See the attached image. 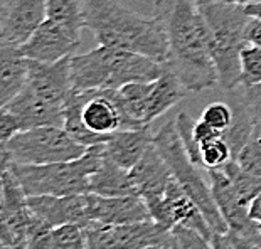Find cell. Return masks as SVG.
<instances>
[{"label": "cell", "mask_w": 261, "mask_h": 249, "mask_svg": "<svg viewBox=\"0 0 261 249\" xmlns=\"http://www.w3.org/2000/svg\"><path fill=\"white\" fill-rule=\"evenodd\" d=\"M153 143L159 148V152L162 153L165 162L169 163L174 179L199 206L213 231L219 232V234H226L229 228H227L224 217L221 215L219 207L216 206L211 185L205 184L201 170L189 158L179 130H177L175 120L167 121L162 128H159L157 133L153 135Z\"/></svg>", "instance_id": "6"}, {"label": "cell", "mask_w": 261, "mask_h": 249, "mask_svg": "<svg viewBox=\"0 0 261 249\" xmlns=\"http://www.w3.org/2000/svg\"><path fill=\"white\" fill-rule=\"evenodd\" d=\"M224 2H229V4H238V5H246L253 0H224Z\"/></svg>", "instance_id": "44"}, {"label": "cell", "mask_w": 261, "mask_h": 249, "mask_svg": "<svg viewBox=\"0 0 261 249\" xmlns=\"http://www.w3.org/2000/svg\"><path fill=\"white\" fill-rule=\"evenodd\" d=\"M194 121L187 113H179L175 118V125L177 130H179V135L182 138V143L186 147V152L189 155V158L192 160V163H196L197 167H202V153H201V145L194 136Z\"/></svg>", "instance_id": "28"}, {"label": "cell", "mask_w": 261, "mask_h": 249, "mask_svg": "<svg viewBox=\"0 0 261 249\" xmlns=\"http://www.w3.org/2000/svg\"><path fill=\"white\" fill-rule=\"evenodd\" d=\"M145 249H162V246H152V247H145Z\"/></svg>", "instance_id": "46"}, {"label": "cell", "mask_w": 261, "mask_h": 249, "mask_svg": "<svg viewBox=\"0 0 261 249\" xmlns=\"http://www.w3.org/2000/svg\"><path fill=\"white\" fill-rule=\"evenodd\" d=\"M187 88L175 73L167 68L165 73L153 81L152 91L148 98V121L152 123L159 116H162L167 109L175 106L182 98L187 95Z\"/></svg>", "instance_id": "21"}, {"label": "cell", "mask_w": 261, "mask_h": 249, "mask_svg": "<svg viewBox=\"0 0 261 249\" xmlns=\"http://www.w3.org/2000/svg\"><path fill=\"white\" fill-rule=\"evenodd\" d=\"M93 228L98 226H123L152 219L147 202L138 193L121 197H103L88 192Z\"/></svg>", "instance_id": "14"}, {"label": "cell", "mask_w": 261, "mask_h": 249, "mask_svg": "<svg viewBox=\"0 0 261 249\" xmlns=\"http://www.w3.org/2000/svg\"><path fill=\"white\" fill-rule=\"evenodd\" d=\"M105 157V147L94 145L80 158L68 162L27 165L9 162L27 196H73L90 192V177L99 169ZM4 167V169H5Z\"/></svg>", "instance_id": "5"}, {"label": "cell", "mask_w": 261, "mask_h": 249, "mask_svg": "<svg viewBox=\"0 0 261 249\" xmlns=\"http://www.w3.org/2000/svg\"><path fill=\"white\" fill-rule=\"evenodd\" d=\"M153 135L150 133L148 126L143 128L120 130L110 135L108 142L103 143L105 155L112 158L115 163L126 170H132L143 157L147 148L152 145Z\"/></svg>", "instance_id": "17"}, {"label": "cell", "mask_w": 261, "mask_h": 249, "mask_svg": "<svg viewBox=\"0 0 261 249\" xmlns=\"http://www.w3.org/2000/svg\"><path fill=\"white\" fill-rule=\"evenodd\" d=\"M29 64L17 46L0 44V104L5 106L9 101L24 90L29 79Z\"/></svg>", "instance_id": "18"}, {"label": "cell", "mask_w": 261, "mask_h": 249, "mask_svg": "<svg viewBox=\"0 0 261 249\" xmlns=\"http://www.w3.org/2000/svg\"><path fill=\"white\" fill-rule=\"evenodd\" d=\"M90 192L103 197H121L138 193L130 170L120 167L107 155L103 157L99 169L90 177Z\"/></svg>", "instance_id": "20"}, {"label": "cell", "mask_w": 261, "mask_h": 249, "mask_svg": "<svg viewBox=\"0 0 261 249\" xmlns=\"http://www.w3.org/2000/svg\"><path fill=\"white\" fill-rule=\"evenodd\" d=\"M80 44L81 32H76L61 22L46 19L29 37V41L22 44L20 51L31 61L56 63L64 58L74 56Z\"/></svg>", "instance_id": "10"}, {"label": "cell", "mask_w": 261, "mask_h": 249, "mask_svg": "<svg viewBox=\"0 0 261 249\" xmlns=\"http://www.w3.org/2000/svg\"><path fill=\"white\" fill-rule=\"evenodd\" d=\"M227 236H229V239L236 249H261L259 244H254V242L244 239L243 236L236 234V232H232V231H227Z\"/></svg>", "instance_id": "39"}, {"label": "cell", "mask_w": 261, "mask_h": 249, "mask_svg": "<svg viewBox=\"0 0 261 249\" xmlns=\"http://www.w3.org/2000/svg\"><path fill=\"white\" fill-rule=\"evenodd\" d=\"M261 82V47L248 44L241 52V86H254Z\"/></svg>", "instance_id": "27"}, {"label": "cell", "mask_w": 261, "mask_h": 249, "mask_svg": "<svg viewBox=\"0 0 261 249\" xmlns=\"http://www.w3.org/2000/svg\"><path fill=\"white\" fill-rule=\"evenodd\" d=\"M243 101L248 106L249 112H251V115L254 116V118L261 120V82L259 85L244 88Z\"/></svg>", "instance_id": "36"}, {"label": "cell", "mask_w": 261, "mask_h": 249, "mask_svg": "<svg viewBox=\"0 0 261 249\" xmlns=\"http://www.w3.org/2000/svg\"><path fill=\"white\" fill-rule=\"evenodd\" d=\"M86 231V249H118L112 236V226H98Z\"/></svg>", "instance_id": "34"}, {"label": "cell", "mask_w": 261, "mask_h": 249, "mask_svg": "<svg viewBox=\"0 0 261 249\" xmlns=\"http://www.w3.org/2000/svg\"><path fill=\"white\" fill-rule=\"evenodd\" d=\"M54 229L56 228L44 223L42 219H39L32 212L29 234H27V249H56L54 247V237H53Z\"/></svg>", "instance_id": "31"}, {"label": "cell", "mask_w": 261, "mask_h": 249, "mask_svg": "<svg viewBox=\"0 0 261 249\" xmlns=\"http://www.w3.org/2000/svg\"><path fill=\"white\" fill-rule=\"evenodd\" d=\"M194 136L196 140L199 142V145H204L211 140H216V138H221L223 136V131L216 130L214 126H211L209 123H205L204 120L199 118L196 123H194Z\"/></svg>", "instance_id": "37"}, {"label": "cell", "mask_w": 261, "mask_h": 249, "mask_svg": "<svg viewBox=\"0 0 261 249\" xmlns=\"http://www.w3.org/2000/svg\"><path fill=\"white\" fill-rule=\"evenodd\" d=\"M112 236L118 249H145L152 246H164L169 242L172 231L155 223L153 219L142 223L112 226Z\"/></svg>", "instance_id": "19"}, {"label": "cell", "mask_w": 261, "mask_h": 249, "mask_svg": "<svg viewBox=\"0 0 261 249\" xmlns=\"http://www.w3.org/2000/svg\"><path fill=\"white\" fill-rule=\"evenodd\" d=\"M223 170L227 174V177L231 179L232 185L240 196L241 202L244 206L249 207V204L256 196L261 193V175H254V174H248L238 165L236 160H231L227 162Z\"/></svg>", "instance_id": "24"}, {"label": "cell", "mask_w": 261, "mask_h": 249, "mask_svg": "<svg viewBox=\"0 0 261 249\" xmlns=\"http://www.w3.org/2000/svg\"><path fill=\"white\" fill-rule=\"evenodd\" d=\"M232 106L226 103H211L207 104L202 113H201V120H204L205 123H209L211 126H214L216 130L219 131H224L229 128V125L232 123Z\"/></svg>", "instance_id": "32"}, {"label": "cell", "mask_w": 261, "mask_h": 249, "mask_svg": "<svg viewBox=\"0 0 261 249\" xmlns=\"http://www.w3.org/2000/svg\"><path fill=\"white\" fill-rule=\"evenodd\" d=\"M207 175L214 202L219 207V212L224 217L229 231L261 246L259 223L251 219L249 207L241 202L227 174L223 169H207Z\"/></svg>", "instance_id": "9"}, {"label": "cell", "mask_w": 261, "mask_h": 249, "mask_svg": "<svg viewBox=\"0 0 261 249\" xmlns=\"http://www.w3.org/2000/svg\"><path fill=\"white\" fill-rule=\"evenodd\" d=\"M2 169L9 162L44 165L83 157L88 147L77 143L63 126H36L22 130L0 145Z\"/></svg>", "instance_id": "7"}, {"label": "cell", "mask_w": 261, "mask_h": 249, "mask_svg": "<svg viewBox=\"0 0 261 249\" xmlns=\"http://www.w3.org/2000/svg\"><path fill=\"white\" fill-rule=\"evenodd\" d=\"M249 215H251L253 220L261 223V193L254 197L251 204H249Z\"/></svg>", "instance_id": "41"}, {"label": "cell", "mask_w": 261, "mask_h": 249, "mask_svg": "<svg viewBox=\"0 0 261 249\" xmlns=\"http://www.w3.org/2000/svg\"><path fill=\"white\" fill-rule=\"evenodd\" d=\"M259 229H261V223H259Z\"/></svg>", "instance_id": "48"}, {"label": "cell", "mask_w": 261, "mask_h": 249, "mask_svg": "<svg viewBox=\"0 0 261 249\" xmlns=\"http://www.w3.org/2000/svg\"><path fill=\"white\" fill-rule=\"evenodd\" d=\"M130 175L137 187L138 196L143 197V201L164 196L169 182L174 177L169 163L165 162L153 142L143 153V157L138 160V163L130 170Z\"/></svg>", "instance_id": "16"}, {"label": "cell", "mask_w": 261, "mask_h": 249, "mask_svg": "<svg viewBox=\"0 0 261 249\" xmlns=\"http://www.w3.org/2000/svg\"><path fill=\"white\" fill-rule=\"evenodd\" d=\"M211 244H213V249H236L234 244L231 242L229 236L226 234H219V232H214L213 239H211Z\"/></svg>", "instance_id": "40"}, {"label": "cell", "mask_w": 261, "mask_h": 249, "mask_svg": "<svg viewBox=\"0 0 261 249\" xmlns=\"http://www.w3.org/2000/svg\"><path fill=\"white\" fill-rule=\"evenodd\" d=\"M63 128L68 131V133L74 138L77 143L85 147H94V145H101V143H107L110 136H101L93 133L91 130L86 128V125L83 123L81 118V108L80 103L74 96V91L69 95L68 103H66V109H64V125Z\"/></svg>", "instance_id": "23"}, {"label": "cell", "mask_w": 261, "mask_h": 249, "mask_svg": "<svg viewBox=\"0 0 261 249\" xmlns=\"http://www.w3.org/2000/svg\"><path fill=\"white\" fill-rule=\"evenodd\" d=\"M232 123L229 125V128L223 131V140L231 147L232 152V160H236V157L240 155L243 150V147L246 145L249 135H251L253 125H254V118L251 112L248 109V106L241 101L240 104L232 106Z\"/></svg>", "instance_id": "22"}, {"label": "cell", "mask_w": 261, "mask_h": 249, "mask_svg": "<svg viewBox=\"0 0 261 249\" xmlns=\"http://www.w3.org/2000/svg\"><path fill=\"white\" fill-rule=\"evenodd\" d=\"M236 162L244 172L261 175V120L254 118L251 135H249L240 155L236 157Z\"/></svg>", "instance_id": "26"}, {"label": "cell", "mask_w": 261, "mask_h": 249, "mask_svg": "<svg viewBox=\"0 0 261 249\" xmlns=\"http://www.w3.org/2000/svg\"><path fill=\"white\" fill-rule=\"evenodd\" d=\"M74 91L80 103L83 123L93 133L110 136L123 130V116L116 103V90H88Z\"/></svg>", "instance_id": "12"}, {"label": "cell", "mask_w": 261, "mask_h": 249, "mask_svg": "<svg viewBox=\"0 0 261 249\" xmlns=\"http://www.w3.org/2000/svg\"><path fill=\"white\" fill-rule=\"evenodd\" d=\"M47 19L61 22L76 32L85 29L81 0H47Z\"/></svg>", "instance_id": "25"}, {"label": "cell", "mask_w": 261, "mask_h": 249, "mask_svg": "<svg viewBox=\"0 0 261 249\" xmlns=\"http://www.w3.org/2000/svg\"><path fill=\"white\" fill-rule=\"evenodd\" d=\"M167 64L125 49L99 46L71 58L73 90H118L135 81H155Z\"/></svg>", "instance_id": "3"}, {"label": "cell", "mask_w": 261, "mask_h": 249, "mask_svg": "<svg viewBox=\"0 0 261 249\" xmlns=\"http://www.w3.org/2000/svg\"><path fill=\"white\" fill-rule=\"evenodd\" d=\"M244 37H246L248 44L261 47V19L249 17L246 31H244Z\"/></svg>", "instance_id": "38"}, {"label": "cell", "mask_w": 261, "mask_h": 249, "mask_svg": "<svg viewBox=\"0 0 261 249\" xmlns=\"http://www.w3.org/2000/svg\"><path fill=\"white\" fill-rule=\"evenodd\" d=\"M27 193L9 167L2 169L0 184V241L14 249H27V234L32 212L27 206Z\"/></svg>", "instance_id": "8"}, {"label": "cell", "mask_w": 261, "mask_h": 249, "mask_svg": "<svg viewBox=\"0 0 261 249\" xmlns=\"http://www.w3.org/2000/svg\"><path fill=\"white\" fill-rule=\"evenodd\" d=\"M22 123L15 115H12L7 108H2L0 112V145L7 143L14 135L22 131Z\"/></svg>", "instance_id": "35"}, {"label": "cell", "mask_w": 261, "mask_h": 249, "mask_svg": "<svg viewBox=\"0 0 261 249\" xmlns=\"http://www.w3.org/2000/svg\"><path fill=\"white\" fill-rule=\"evenodd\" d=\"M27 206L39 219L53 228L63 224H76L85 229L93 228L88 192L73 196H29Z\"/></svg>", "instance_id": "11"}, {"label": "cell", "mask_w": 261, "mask_h": 249, "mask_svg": "<svg viewBox=\"0 0 261 249\" xmlns=\"http://www.w3.org/2000/svg\"><path fill=\"white\" fill-rule=\"evenodd\" d=\"M202 153V167L207 169H223L227 162L232 160L231 147L223 140V138H216L201 147Z\"/></svg>", "instance_id": "29"}, {"label": "cell", "mask_w": 261, "mask_h": 249, "mask_svg": "<svg viewBox=\"0 0 261 249\" xmlns=\"http://www.w3.org/2000/svg\"><path fill=\"white\" fill-rule=\"evenodd\" d=\"M56 249H86V231L76 224H63L53 231Z\"/></svg>", "instance_id": "30"}, {"label": "cell", "mask_w": 261, "mask_h": 249, "mask_svg": "<svg viewBox=\"0 0 261 249\" xmlns=\"http://www.w3.org/2000/svg\"><path fill=\"white\" fill-rule=\"evenodd\" d=\"M85 27L99 46L125 49L167 64L169 42L157 17L145 19L116 0H81Z\"/></svg>", "instance_id": "2"}, {"label": "cell", "mask_w": 261, "mask_h": 249, "mask_svg": "<svg viewBox=\"0 0 261 249\" xmlns=\"http://www.w3.org/2000/svg\"><path fill=\"white\" fill-rule=\"evenodd\" d=\"M201 10L209 29V47L218 82L224 91H232L241 85V52L248 46L244 31L249 15L244 5L224 0L204 4Z\"/></svg>", "instance_id": "4"}, {"label": "cell", "mask_w": 261, "mask_h": 249, "mask_svg": "<svg viewBox=\"0 0 261 249\" xmlns=\"http://www.w3.org/2000/svg\"><path fill=\"white\" fill-rule=\"evenodd\" d=\"M244 10H246V14L249 17L261 19V0H253V2L246 4L244 5Z\"/></svg>", "instance_id": "42"}, {"label": "cell", "mask_w": 261, "mask_h": 249, "mask_svg": "<svg viewBox=\"0 0 261 249\" xmlns=\"http://www.w3.org/2000/svg\"><path fill=\"white\" fill-rule=\"evenodd\" d=\"M172 237V236H170ZM162 249H170V239H169V242H165V244L162 246Z\"/></svg>", "instance_id": "45"}, {"label": "cell", "mask_w": 261, "mask_h": 249, "mask_svg": "<svg viewBox=\"0 0 261 249\" xmlns=\"http://www.w3.org/2000/svg\"><path fill=\"white\" fill-rule=\"evenodd\" d=\"M172 239L175 241L179 249H213L211 239L199 231L184 228V226H175L172 229Z\"/></svg>", "instance_id": "33"}, {"label": "cell", "mask_w": 261, "mask_h": 249, "mask_svg": "<svg viewBox=\"0 0 261 249\" xmlns=\"http://www.w3.org/2000/svg\"><path fill=\"white\" fill-rule=\"evenodd\" d=\"M0 249H14V247H10V246H5V244H2V247Z\"/></svg>", "instance_id": "47"}, {"label": "cell", "mask_w": 261, "mask_h": 249, "mask_svg": "<svg viewBox=\"0 0 261 249\" xmlns=\"http://www.w3.org/2000/svg\"><path fill=\"white\" fill-rule=\"evenodd\" d=\"M9 4H10V0H0V15L5 14V10H7Z\"/></svg>", "instance_id": "43"}, {"label": "cell", "mask_w": 261, "mask_h": 249, "mask_svg": "<svg viewBox=\"0 0 261 249\" xmlns=\"http://www.w3.org/2000/svg\"><path fill=\"white\" fill-rule=\"evenodd\" d=\"M2 108H7L10 113L17 116L24 130L36 128V126L64 125V108L39 96L27 85L12 101H9Z\"/></svg>", "instance_id": "15"}, {"label": "cell", "mask_w": 261, "mask_h": 249, "mask_svg": "<svg viewBox=\"0 0 261 249\" xmlns=\"http://www.w3.org/2000/svg\"><path fill=\"white\" fill-rule=\"evenodd\" d=\"M153 15L167 34V68L187 91L199 93L219 85L201 4L197 0H155Z\"/></svg>", "instance_id": "1"}, {"label": "cell", "mask_w": 261, "mask_h": 249, "mask_svg": "<svg viewBox=\"0 0 261 249\" xmlns=\"http://www.w3.org/2000/svg\"><path fill=\"white\" fill-rule=\"evenodd\" d=\"M46 19L47 0H10L0 15V44L20 47Z\"/></svg>", "instance_id": "13"}]
</instances>
